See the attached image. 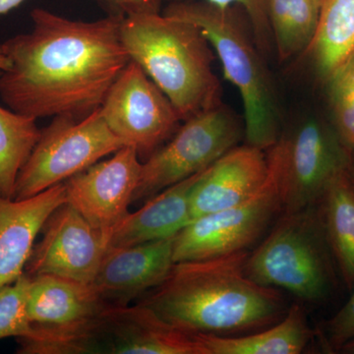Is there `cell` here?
<instances>
[{
	"label": "cell",
	"instance_id": "obj_1",
	"mask_svg": "<svg viewBox=\"0 0 354 354\" xmlns=\"http://www.w3.org/2000/svg\"><path fill=\"white\" fill-rule=\"evenodd\" d=\"M31 18V32L0 44L11 62L0 74L2 102L36 120L87 118L131 62L120 36L123 18L84 22L44 8L32 9Z\"/></svg>",
	"mask_w": 354,
	"mask_h": 354
},
{
	"label": "cell",
	"instance_id": "obj_2",
	"mask_svg": "<svg viewBox=\"0 0 354 354\" xmlns=\"http://www.w3.org/2000/svg\"><path fill=\"white\" fill-rule=\"evenodd\" d=\"M247 251L176 263L162 285L138 304L191 334L230 335L264 329L286 315L277 288L247 276Z\"/></svg>",
	"mask_w": 354,
	"mask_h": 354
},
{
	"label": "cell",
	"instance_id": "obj_3",
	"mask_svg": "<svg viewBox=\"0 0 354 354\" xmlns=\"http://www.w3.org/2000/svg\"><path fill=\"white\" fill-rule=\"evenodd\" d=\"M120 36L130 59L169 97L183 122L223 104L215 50L197 26L164 14H139L123 18Z\"/></svg>",
	"mask_w": 354,
	"mask_h": 354
},
{
	"label": "cell",
	"instance_id": "obj_4",
	"mask_svg": "<svg viewBox=\"0 0 354 354\" xmlns=\"http://www.w3.org/2000/svg\"><path fill=\"white\" fill-rule=\"evenodd\" d=\"M232 7L174 0L164 15L197 26L223 64V75L241 95L246 144L269 150L281 134L276 90L262 53Z\"/></svg>",
	"mask_w": 354,
	"mask_h": 354
},
{
	"label": "cell",
	"instance_id": "obj_5",
	"mask_svg": "<svg viewBox=\"0 0 354 354\" xmlns=\"http://www.w3.org/2000/svg\"><path fill=\"white\" fill-rule=\"evenodd\" d=\"M19 354H208L197 334L177 329L144 305L109 306L68 329L34 327Z\"/></svg>",
	"mask_w": 354,
	"mask_h": 354
},
{
	"label": "cell",
	"instance_id": "obj_6",
	"mask_svg": "<svg viewBox=\"0 0 354 354\" xmlns=\"http://www.w3.org/2000/svg\"><path fill=\"white\" fill-rule=\"evenodd\" d=\"M335 269L317 204L281 213L271 232L248 254L245 262L247 276L256 283L283 288L307 302L329 297Z\"/></svg>",
	"mask_w": 354,
	"mask_h": 354
},
{
	"label": "cell",
	"instance_id": "obj_7",
	"mask_svg": "<svg viewBox=\"0 0 354 354\" xmlns=\"http://www.w3.org/2000/svg\"><path fill=\"white\" fill-rule=\"evenodd\" d=\"M267 160V177L253 195L230 208L194 218L174 236V262L246 251L264 234L283 213L281 165L274 146Z\"/></svg>",
	"mask_w": 354,
	"mask_h": 354
},
{
	"label": "cell",
	"instance_id": "obj_8",
	"mask_svg": "<svg viewBox=\"0 0 354 354\" xmlns=\"http://www.w3.org/2000/svg\"><path fill=\"white\" fill-rule=\"evenodd\" d=\"M123 147L100 109L83 120L55 116L21 169L13 199H27L64 183Z\"/></svg>",
	"mask_w": 354,
	"mask_h": 354
},
{
	"label": "cell",
	"instance_id": "obj_9",
	"mask_svg": "<svg viewBox=\"0 0 354 354\" xmlns=\"http://www.w3.org/2000/svg\"><path fill=\"white\" fill-rule=\"evenodd\" d=\"M242 134L241 123L223 104L183 121L174 136L142 162L132 203H145L208 169L237 145Z\"/></svg>",
	"mask_w": 354,
	"mask_h": 354
},
{
	"label": "cell",
	"instance_id": "obj_10",
	"mask_svg": "<svg viewBox=\"0 0 354 354\" xmlns=\"http://www.w3.org/2000/svg\"><path fill=\"white\" fill-rule=\"evenodd\" d=\"M274 147L281 165L283 213L316 204L328 184L351 162V151L334 125L316 118L281 133Z\"/></svg>",
	"mask_w": 354,
	"mask_h": 354
},
{
	"label": "cell",
	"instance_id": "obj_11",
	"mask_svg": "<svg viewBox=\"0 0 354 354\" xmlns=\"http://www.w3.org/2000/svg\"><path fill=\"white\" fill-rule=\"evenodd\" d=\"M100 109L109 129L124 146L137 151L142 162L183 123L169 97L132 60L114 81Z\"/></svg>",
	"mask_w": 354,
	"mask_h": 354
},
{
	"label": "cell",
	"instance_id": "obj_12",
	"mask_svg": "<svg viewBox=\"0 0 354 354\" xmlns=\"http://www.w3.org/2000/svg\"><path fill=\"white\" fill-rule=\"evenodd\" d=\"M25 274H50L92 285L108 250V237L69 203L58 207L44 223Z\"/></svg>",
	"mask_w": 354,
	"mask_h": 354
},
{
	"label": "cell",
	"instance_id": "obj_13",
	"mask_svg": "<svg viewBox=\"0 0 354 354\" xmlns=\"http://www.w3.org/2000/svg\"><path fill=\"white\" fill-rule=\"evenodd\" d=\"M141 167L137 151L124 146L109 160L95 162L64 181L67 203L109 237L130 213Z\"/></svg>",
	"mask_w": 354,
	"mask_h": 354
},
{
	"label": "cell",
	"instance_id": "obj_14",
	"mask_svg": "<svg viewBox=\"0 0 354 354\" xmlns=\"http://www.w3.org/2000/svg\"><path fill=\"white\" fill-rule=\"evenodd\" d=\"M174 239L137 245L109 247L92 286L111 306H127L158 288L176 264Z\"/></svg>",
	"mask_w": 354,
	"mask_h": 354
},
{
	"label": "cell",
	"instance_id": "obj_15",
	"mask_svg": "<svg viewBox=\"0 0 354 354\" xmlns=\"http://www.w3.org/2000/svg\"><path fill=\"white\" fill-rule=\"evenodd\" d=\"M267 174L264 150L248 144L230 149L205 169L193 186L190 194L192 221L244 201L259 189Z\"/></svg>",
	"mask_w": 354,
	"mask_h": 354
},
{
	"label": "cell",
	"instance_id": "obj_16",
	"mask_svg": "<svg viewBox=\"0 0 354 354\" xmlns=\"http://www.w3.org/2000/svg\"><path fill=\"white\" fill-rule=\"evenodd\" d=\"M66 202L64 183L27 199H10L0 194V290L24 274L44 223Z\"/></svg>",
	"mask_w": 354,
	"mask_h": 354
},
{
	"label": "cell",
	"instance_id": "obj_17",
	"mask_svg": "<svg viewBox=\"0 0 354 354\" xmlns=\"http://www.w3.org/2000/svg\"><path fill=\"white\" fill-rule=\"evenodd\" d=\"M204 171L169 186L147 200L138 211L128 214L109 232L108 246H132L176 236L192 221L191 190Z\"/></svg>",
	"mask_w": 354,
	"mask_h": 354
},
{
	"label": "cell",
	"instance_id": "obj_18",
	"mask_svg": "<svg viewBox=\"0 0 354 354\" xmlns=\"http://www.w3.org/2000/svg\"><path fill=\"white\" fill-rule=\"evenodd\" d=\"M108 306L92 285L50 274L30 277L27 312L34 327L68 329Z\"/></svg>",
	"mask_w": 354,
	"mask_h": 354
},
{
	"label": "cell",
	"instance_id": "obj_19",
	"mask_svg": "<svg viewBox=\"0 0 354 354\" xmlns=\"http://www.w3.org/2000/svg\"><path fill=\"white\" fill-rule=\"evenodd\" d=\"M208 354H299L312 337L300 305L295 304L278 323L248 335L197 334Z\"/></svg>",
	"mask_w": 354,
	"mask_h": 354
},
{
	"label": "cell",
	"instance_id": "obj_20",
	"mask_svg": "<svg viewBox=\"0 0 354 354\" xmlns=\"http://www.w3.org/2000/svg\"><path fill=\"white\" fill-rule=\"evenodd\" d=\"M335 266L349 290L354 288V184L348 169L333 179L316 203Z\"/></svg>",
	"mask_w": 354,
	"mask_h": 354
},
{
	"label": "cell",
	"instance_id": "obj_21",
	"mask_svg": "<svg viewBox=\"0 0 354 354\" xmlns=\"http://www.w3.org/2000/svg\"><path fill=\"white\" fill-rule=\"evenodd\" d=\"M308 53L324 80L354 55V0H323Z\"/></svg>",
	"mask_w": 354,
	"mask_h": 354
},
{
	"label": "cell",
	"instance_id": "obj_22",
	"mask_svg": "<svg viewBox=\"0 0 354 354\" xmlns=\"http://www.w3.org/2000/svg\"><path fill=\"white\" fill-rule=\"evenodd\" d=\"M323 0H268L267 13L279 59L305 53L313 41Z\"/></svg>",
	"mask_w": 354,
	"mask_h": 354
},
{
	"label": "cell",
	"instance_id": "obj_23",
	"mask_svg": "<svg viewBox=\"0 0 354 354\" xmlns=\"http://www.w3.org/2000/svg\"><path fill=\"white\" fill-rule=\"evenodd\" d=\"M36 118L0 106V194L13 199L16 183L41 137Z\"/></svg>",
	"mask_w": 354,
	"mask_h": 354
},
{
	"label": "cell",
	"instance_id": "obj_24",
	"mask_svg": "<svg viewBox=\"0 0 354 354\" xmlns=\"http://www.w3.org/2000/svg\"><path fill=\"white\" fill-rule=\"evenodd\" d=\"M333 125L354 153V55L327 79Z\"/></svg>",
	"mask_w": 354,
	"mask_h": 354
},
{
	"label": "cell",
	"instance_id": "obj_25",
	"mask_svg": "<svg viewBox=\"0 0 354 354\" xmlns=\"http://www.w3.org/2000/svg\"><path fill=\"white\" fill-rule=\"evenodd\" d=\"M30 277L22 274L0 290V341L6 337H22L30 334L31 322L27 312Z\"/></svg>",
	"mask_w": 354,
	"mask_h": 354
},
{
	"label": "cell",
	"instance_id": "obj_26",
	"mask_svg": "<svg viewBox=\"0 0 354 354\" xmlns=\"http://www.w3.org/2000/svg\"><path fill=\"white\" fill-rule=\"evenodd\" d=\"M212 6L221 9L230 8L239 4L248 15L253 38L263 57L267 58L274 48V39L269 19H268V0H204Z\"/></svg>",
	"mask_w": 354,
	"mask_h": 354
},
{
	"label": "cell",
	"instance_id": "obj_27",
	"mask_svg": "<svg viewBox=\"0 0 354 354\" xmlns=\"http://www.w3.org/2000/svg\"><path fill=\"white\" fill-rule=\"evenodd\" d=\"M348 302L324 327L326 348L339 351L344 344L354 339V288Z\"/></svg>",
	"mask_w": 354,
	"mask_h": 354
},
{
	"label": "cell",
	"instance_id": "obj_28",
	"mask_svg": "<svg viewBox=\"0 0 354 354\" xmlns=\"http://www.w3.org/2000/svg\"><path fill=\"white\" fill-rule=\"evenodd\" d=\"M108 15L118 17L160 13L162 0H95Z\"/></svg>",
	"mask_w": 354,
	"mask_h": 354
},
{
	"label": "cell",
	"instance_id": "obj_29",
	"mask_svg": "<svg viewBox=\"0 0 354 354\" xmlns=\"http://www.w3.org/2000/svg\"><path fill=\"white\" fill-rule=\"evenodd\" d=\"M24 1L25 0H0V16L10 12Z\"/></svg>",
	"mask_w": 354,
	"mask_h": 354
},
{
	"label": "cell",
	"instance_id": "obj_30",
	"mask_svg": "<svg viewBox=\"0 0 354 354\" xmlns=\"http://www.w3.org/2000/svg\"><path fill=\"white\" fill-rule=\"evenodd\" d=\"M10 65L11 62L9 58L0 50V74L8 70Z\"/></svg>",
	"mask_w": 354,
	"mask_h": 354
},
{
	"label": "cell",
	"instance_id": "obj_31",
	"mask_svg": "<svg viewBox=\"0 0 354 354\" xmlns=\"http://www.w3.org/2000/svg\"><path fill=\"white\" fill-rule=\"evenodd\" d=\"M339 353L354 354V339H351V341L346 342V344H344V346L339 348Z\"/></svg>",
	"mask_w": 354,
	"mask_h": 354
},
{
	"label": "cell",
	"instance_id": "obj_32",
	"mask_svg": "<svg viewBox=\"0 0 354 354\" xmlns=\"http://www.w3.org/2000/svg\"><path fill=\"white\" fill-rule=\"evenodd\" d=\"M348 171L354 184V153H351V162H349Z\"/></svg>",
	"mask_w": 354,
	"mask_h": 354
}]
</instances>
